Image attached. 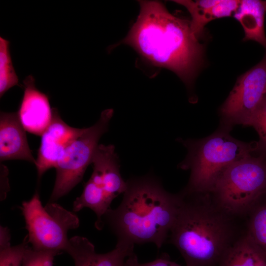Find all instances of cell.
<instances>
[{"label": "cell", "instance_id": "cell-12", "mask_svg": "<svg viewBox=\"0 0 266 266\" xmlns=\"http://www.w3.org/2000/svg\"><path fill=\"white\" fill-rule=\"evenodd\" d=\"M134 245L117 242L115 248L106 253H97L87 238L75 236L69 239L66 250L75 266H124L127 257L133 253Z\"/></svg>", "mask_w": 266, "mask_h": 266}, {"label": "cell", "instance_id": "cell-6", "mask_svg": "<svg viewBox=\"0 0 266 266\" xmlns=\"http://www.w3.org/2000/svg\"><path fill=\"white\" fill-rule=\"evenodd\" d=\"M21 209L29 233L28 241L33 249L66 251L68 231L80 225L74 212L55 202L43 206L37 192L30 200L22 203Z\"/></svg>", "mask_w": 266, "mask_h": 266}, {"label": "cell", "instance_id": "cell-18", "mask_svg": "<svg viewBox=\"0 0 266 266\" xmlns=\"http://www.w3.org/2000/svg\"><path fill=\"white\" fill-rule=\"evenodd\" d=\"M219 0H177L173 1L184 6L189 12L191 20V28L196 38L200 40L204 36L202 20L206 11L216 4Z\"/></svg>", "mask_w": 266, "mask_h": 266}, {"label": "cell", "instance_id": "cell-4", "mask_svg": "<svg viewBox=\"0 0 266 266\" xmlns=\"http://www.w3.org/2000/svg\"><path fill=\"white\" fill-rule=\"evenodd\" d=\"M229 132L220 127L201 139H180L188 153L179 167L191 172L184 193H211L217 179L227 167L255 152L257 141H240L232 137Z\"/></svg>", "mask_w": 266, "mask_h": 266}, {"label": "cell", "instance_id": "cell-23", "mask_svg": "<svg viewBox=\"0 0 266 266\" xmlns=\"http://www.w3.org/2000/svg\"><path fill=\"white\" fill-rule=\"evenodd\" d=\"M10 234L7 227L0 226V249L11 246Z\"/></svg>", "mask_w": 266, "mask_h": 266}, {"label": "cell", "instance_id": "cell-2", "mask_svg": "<svg viewBox=\"0 0 266 266\" xmlns=\"http://www.w3.org/2000/svg\"><path fill=\"white\" fill-rule=\"evenodd\" d=\"M127 182L122 200L102 218L117 242L134 245L153 243L158 249L167 240L177 216L182 196L163 188L156 177L147 175Z\"/></svg>", "mask_w": 266, "mask_h": 266}, {"label": "cell", "instance_id": "cell-22", "mask_svg": "<svg viewBox=\"0 0 266 266\" xmlns=\"http://www.w3.org/2000/svg\"><path fill=\"white\" fill-rule=\"evenodd\" d=\"M124 266H181L170 260L168 256L163 254L155 260L147 263H140L136 255L133 253L127 258Z\"/></svg>", "mask_w": 266, "mask_h": 266}, {"label": "cell", "instance_id": "cell-5", "mask_svg": "<svg viewBox=\"0 0 266 266\" xmlns=\"http://www.w3.org/2000/svg\"><path fill=\"white\" fill-rule=\"evenodd\" d=\"M211 193L215 205L228 215L248 214L266 195V157L251 155L233 164Z\"/></svg>", "mask_w": 266, "mask_h": 266}, {"label": "cell", "instance_id": "cell-16", "mask_svg": "<svg viewBox=\"0 0 266 266\" xmlns=\"http://www.w3.org/2000/svg\"><path fill=\"white\" fill-rule=\"evenodd\" d=\"M248 214L246 235L266 258V195Z\"/></svg>", "mask_w": 266, "mask_h": 266}, {"label": "cell", "instance_id": "cell-8", "mask_svg": "<svg viewBox=\"0 0 266 266\" xmlns=\"http://www.w3.org/2000/svg\"><path fill=\"white\" fill-rule=\"evenodd\" d=\"M266 95V51L263 59L241 75L220 109V127L230 131L235 125L248 126Z\"/></svg>", "mask_w": 266, "mask_h": 266}, {"label": "cell", "instance_id": "cell-25", "mask_svg": "<svg viewBox=\"0 0 266 266\" xmlns=\"http://www.w3.org/2000/svg\"></svg>", "mask_w": 266, "mask_h": 266}, {"label": "cell", "instance_id": "cell-15", "mask_svg": "<svg viewBox=\"0 0 266 266\" xmlns=\"http://www.w3.org/2000/svg\"><path fill=\"white\" fill-rule=\"evenodd\" d=\"M263 256L262 252L245 235L234 242L218 266H256Z\"/></svg>", "mask_w": 266, "mask_h": 266}, {"label": "cell", "instance_id": "cell-11", "mask_svg": "<svg viewBox=\"0 0 266 266\" xmlns=\"http://www.w3.org/2000/svg\"><path fill=\"white\" fill-rule=\"evenodd\" d=\"M24 95L17 112L24 129L41 136L51 123L52 108L48 96L36 88L32 75L24 80Z\"/></svg>", "mask_w": 266, "mask_h": 266}, {"label": "cell", "instance_id": "cell-20", "mask_svg": "<svg viewBox=\"0 0 266 266\" xmlns=\"http://www.w3.org/2000/svg\"><path fill=\"white\" fill-rule=\"evenodd\" d=\"M59 253L36 250L29 246L25 251L21 266H53L54 257Z\"/></svg>", "mask_w": 266, "mask_h": 266}, {"label": "cell", "instance_id": "cell-9", "mask_svg": "<svg viewBox=\"0 0 266 266\" xmlns=\"http://www.w3.org/2000/svg\"><path fill=\"white\" fill-rule=\"evenodd\" d=\"M85 129L69 126L62 119L58 110L52 108V120L41 136L36 160L38 180L48 169L56 167L66 148Z\"/></svg>", "mask_w": 266, "mask_h": 266}, {"label": "cell", "instance_id": "cell-14", "mask_svg": "<svg viewBox=\"0 0 266 266\" xmlns=\"http://www.w3.org/2000/svg\"><path fill=\"white\" fill-rule=\"evenodd\" d=\"M266 0H240L233 17L243 27L244 32L243 40L257 42L266 50Z\"/></svg>", "mask_w": 266, "mask_h": 266}, {"label": "cell", "instance_id": "cell-3", "mask_svg": "<svg viewBox=\"0 0 266 266\" xmlns=\"http://www.w3.org/2000/svg\"><path fill=\"white\" fill-rule=\"evenodd\" d=\"M182 202L169 233L170 242L179 251L186 266H216L232 243L228 215L216 205L188 199Z\"/></svg>", "mask_w": 266, "mask_h": 266}, {"label": "cell", "instance_id": "cell-13", "mask_svg": "<svg viewBox=\"0 0 266 266\" xmlns=\"http://www.w3.org/2000/svg\"><path fill=\"white\" fill-rule=\"evenodd\" d=\"M25 130L17 112H1L0 115V160H23L34 163Z\"/></svg>", "mask_w": 266, "mask_h": 266}, {"label": "cell", "instance_id": "cell-17", "mask_svg": "<svg viewBox=\"0 0 266 266\" xmlns=\"http://www.w3.org/2000/svg\"><path fill=\"white\" fill-rule=\"evenodd\" d=\"M19 79L13 66L9 42L0 37V97L11 87L19 85Z\"/></svg>", "mask_w": 266, "mask_h": 266}, {"label": "cell", "instance_id": "cell-10", "mask_svg": "<svg viewBox=\"0 0 266 266\" xmlns=\"http://www.w3.org/2000/svg\"><path fill=\"white\" fill-rule=\"evenodd\" d=\"M91 164L93 171L90 179L112 201L127 189V182L120 171L118 157L112 145L99 144Z\"/></svg>", "mask_w": 266, "mask_h": 266}, {"label": "cell", "instance_id": "cell-24", "mask_svg": "<svg viewBox=\"0 0 266 266\" xmlns=\"http://www.w3.org/2000/svg\"><path fill=\"white\" fill-rule=\"evenodd\" d=\"M256 266H266V258L263 256L257 263Z\"/></svg>", "mask_w": 266, "mask_h": 266}, {"label": "cell", "instance_id": "cell-21", "mask_svg": "<svg viewBox=\"0 0 266 266\" xmlns=\"http://www.w3.org/2000/svg\"><path fill=\"white\" fill-rule=\"evenodd\" d=\"M29 243L26 236L22 243L0 249V266H21Z\"/></svg>", "mask_w": 266, "mask_h": 266}, {"label": "cell", "instance_id": "cell-1", "mask_svg": "<svg viewBox=\"0 0 266 266\" xmlns=\"http://www.w3.org/2000/svg\"><path fill=\"white\" fill-rule=\"evenodd\" d=\"M139 3L136 22L117 45L132 47L145 60L171 70L190 87L202 66L204 53L190 21L170 13L161 2Z\"/></svg>", "mask_w": 266, "mask_h": 266}, {"label": "cell", "instance_id": "cell-19", "mask_svg": "<svg viewBox=\"0 0 266 266\" xmlns=\"http://www.w3.org/2000/svg\"><path fill=\"white\" fill-rule=\"evenodd\" d=\"M248 126H252L259 135L255 152L266 157V95L252 115Z\"/></svg>", "mask_w": 266, "mask_h": 266}, {"label": "cell", "instance_id": "cell-7", "mask_svg": "<svg viewBox=\"0 0 266 266\" xmlns=\"http://www.w3.org/2000/svg\"><path fill=\"white\" fill-rule=\"evenodd\" d=\"M113 114L111 109L104 110L96 123L86 128L66 148L55 167L56 178L49 202L66 195L81 181L87 167L91 164L100 139L108 130Z\"/></svg>", "mask_w": 266, "mask_h": 266}]
</instances>
